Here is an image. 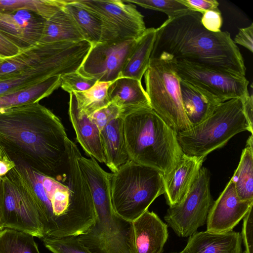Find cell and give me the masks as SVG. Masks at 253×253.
Returning <instances> with one entry per match:
<instances>
[{"mask_svg":"<svg viewBox=\"0 0 253 253\" xmlns=\"http://www.w3.org/2000/svg\"><path fill=\"white\" fill-rule=\"evenodd\" d=\"M68 138L60 119L39 102L0 109V152L42 175L67 176Z\"/></svg>","mask_w":253,"mask_h":253,"instance_id":"obj_1","label":"cell"},{"mask_svg":"<svg viewBox=\"0 0 253 253\" xmlns=\"http://www.w3.org/2000/svg\"><path fill=\"white\" fill-rule=\"evenodd\" d=\"M201 16L189 10L168 18L157 28L151 58L165 53L176 61L245 76L244 58L230 34L207 30Z\"/></svg>","mask_w":253,"mask_h":253,"instance_id":"obj_2","label":"cell"},{"mask_svg":"<svg viewBox=\"0 0 253 253\" xmlns=\"http://www.w3.org/2000/svg\"><path fill=\"white\" fill-rule=\"evenodd\" d=\"M124 131L130 160L164 175L174 169L184 154L177 132L152 108L139 109L124 116Z\"/></svg>","mask_w":253,"mask_h":253,"instance_id":"obj_3","label":"cell"},{"mask_svg":"<svg viewBox=\"0 0 253 253\" xmlns=\"http://www.w3.org/2000/svg\"><path fill=\"white\" fill-rule=\"evenodd\" d=\"M110 190L115 213L132 222L164 193V175L130 160L111 173Z\"/></svg>","mask_w":253,"mask_h":253,"instance_id":"obj_4","label":"cell"},{"mask_svg":"<svg viewBox=\"0 0 253 253\" xmlns=\"http://www.w3.org/2000/svg\"><path fill=\"white\" fill-rule=\"evenodd\" d=\"M246 130L253 134L239 98L221 103L207 119L186 130L177 132V137L184 154L206 157L224 146L234 135Z\"/></svg>","mask_w":253,"mask_h":253,"instance_id":"obj_5","label":"cell"},{"mask_svg":"<svg viewBox=\"0 0 253 253\" xmlns=\"http://www.w3.org/2000/svg\"><path fill=\"white\" fill-rule=\"evenodd\" d=\"M174 59L162 53L150 58L144 74L146 92L151 108L177 132L191 127L182 104L180 79L173 66Z\"/></svg>","mask_w":253,"mask_h":253,"instance_id":"obj_6","label":"cell"},{"mask_svg":"<svg viewBox=\"0 0 253 253\" xmlns=\"http://www.w3.org/2000/svg\"><path fill=\"white\" fill-rule=\"evenodd\" d=\"M0 227L11 228L42 238L37 199L27 178L15 165L0 177Z\"/></svg>","mask_w":253,"mask_h":253,"instance_id":"obj_7","label":"cell"},{"mask_svg":"<svg viewBox=\"0 0 253 253\" xmlns=\"http://www.w3.org/2000/svg\"><path fill=\"white\" fill-rule=\"evenodd\" d=\"M96 219L84 233L77 236L91 253H135L132 222L115 213L111 196L93 199Z\"/></svg>","mask_w":253,"mask_h":253,"instance_id":"obj_8","label":"cell"},{"mask_svg":"<svg viewBox=\"0 0 253 253\" xmlns=\"http://www.w3.org/2000/svg\"><path fill=\"white\" fill-rule=\"evenodd\" d=\"M89 50L86 42H63L58 49L38 65L0 81V96L36 84L50 77L77 71Z\"/></svg>","mask_w":253,"mask_h":253,"instance_id":"obj_9","label":"cell"},{"mask_svg":"<svg viewBox=\"0 0 253 253\" xmlns=\"http://www.w3.org/2000/svg\"><path fill=\"white\" fill-rule=\"evenodd\" d=\"M208 169L202 167L186 196L179 203L169 207L164 220L180 237H189L206 223L213 203L210 192Z\"/></svg>","mask_w":253,"mask_h":253,"instance_id":"obj_10","label":"cell"},{"mask_svg":"<svg viewBox=\"0 0 253 253\" xmlns=\"http://www.w3.org/2000/svg\"><path fill=\"white\" fill-rule=\"evenodd\" d=\"M173 66L179 79L202 89L221 102L243 98L250 94L248 89L249 82L244 76L174 59Z\"/></svg>","mask_w":253,"mask_h":253,"instance_id":"obj_11","label":"cell"},{"mask_svg":"<svg viewBox=\"0 0 253 253\" xmlns=\"http://www.w3.org/2000/svg\"><path fill=\"white\" fill-rule=\"evenodd\" d=\"M137 40H116L92 45L78 71L97 81L113 82L121 78Z\"/></svg>","mask_w":253,"mask_h":253,"instance_id":"obj_12","label":"cell"},{"mask_svg":"<svg viewBox=\"0 0 253 253\" xmlns=\"http://www.w3.org/2000/svg\"><path fill=\"white\" fill-rule=\"evenodd\" d=\"M103 21L117 40H137L147 29L136 6L120 0H77Z\"/></svg>","mask_w":253,"mask_h":253,"instance_id":"obj_13","label":"cell"},{"mask_svg":"<svg viewBox=\"0 0 253 253\" xmlns=\"http://www.w3.org/2000/svg\"><path fill=\"white\" fill-rule=\"evenodd\" d=\"M253 206V201L240 200L231 178L210 210L207 231L220 233L233 230Z\"/></svg>","mask_w":253,"mask_h":253,"instance_id":"obj_14","label":"cell"},{"mask_svg":"<svg viewBox=\"0 0 253 253\" xmlns=\"http://www.w3.org/2000/svg\"><path fill=\"white\" fill-rule=\"evenodd\" d=\"M45 21L26 10L0 12V33L23 50L40 42Z\"/></svg>","mask_w":253,"mask_h":253,"instance_id":"obj_15","label":"cell"},{"mask_svg":"<svg viewBox=\"0 0 253 253\" xmlns=\"http://www.w3.org/2000/svg\"><path fill=\"white\" fill-rule=\"evenodd\" d=\"M205 158L183 154L174 169L164 175V194L169 207L179 203L186 196L198 176Z\"/></svg>","mask_w":253,"mask_h":253,"instance_id":"obj_16","label":"cell"},{"mask_svg":"<svg viewBox=\"0 0 253 253\" xmlns=\"http://www.w3.org/2000/svg\"><path fill=\"white\" fill-rule=\"evenodd\" d=\"M135 253H163L168 238V225L148 210L132 221Z\"/></svg>","mask_w":253,"mask_h":253,"instance_id":"obj_17","label":"cell"},{"mask_svg":"<svg viewBox=\"0 0 253 253\" xmlns=\"http://www.w3.org/2000/svg\"><path fill=\"white\" fill-rule=\"evenodd\" d=\"M69 94V115L78 141L87 154L105 163L100 129L90 116L79 111L74 93Z\"/></svg>","mask_w":253,"mask_h":253,"instance_id":"obj_18","label":"cell"},{"mask_svg":"<svg viewBox=\"0 0 253 253\" xmlns=\"http://www.w3.org/2000/svg\"><path fill=\"white\" fill-rule=\"evenodd\" d=\"M108 95L110 103L118 107L123 116L139 109L151 108L141 81L134 79H117L109 85Z\"/></svg>","mask_w":253,"mask_h":253,"instance_id":"obj_19","label":"cell"},{"mask_svg":"<svg viewBox=\"0 0 253 253\" xmlns=\"http://www.w3.org/2000/svg\"><path fill=\"white\" fill-rule=\"evenodd\" d=\"M242 237L233 230L225 233L197 232L189 237L188 253H243Z\"/></svg>","mask_w":253,"mask_h":253,"instance_id":"obj_20","label":"cell"},{"mask_svg":"<svg viewBox=\"0 0 253 253\" xmlns=\"http://www.w3.org/2000/svg\"><path fill=\"white\" fill-rule=\"evenodd\" d=\"M64 7L91 45L117 40L99 16L77 0H67Z\"/></svg>","mask_w":253,"mask_h":253,"instance_id":"obj_21","label":"cell"},{"mask_svg":"<svg viewBox=\"0 0 253 253\" xmlns=\"http://www.w3.org/2000/svg\"><path fill=\"white\" fill-rule=\"evenodd\" d=\"M105 164L116 172L123 165L130 160L125 139L124 116L112 120L100 130Z\"/></svg>","mask_w":253,"mask_h":253,"instance_id":"obj_22","label":"cell"},{"mask_svg":"<svg viewBox=\"0 0 253 253\" xmlns=\"http://www.w3.org/2000/svg\"><path fill=\"white\" fill-rule=\"evenodd\" d=\"M180 89L184 110L192 126L207 119L222 103L202 89L180 79Z\"/></svg>","mask_w":253,"mask_h":253,"instance_id":"obj_23","label":"cell"},{"mask_svg":"<svg viewBox=\"0 0 253 253\" xmlns=\"http://www.w3.org/2000/svg\"><path fill=\"white\" fill-rule=\"evenodd\" d=\"M62 42H38L14 56L4 59L0 64V81L41 63L54 53Z\"/></svg>","mask_w":253,"mask_h":253,"instance_id":"obj_24","label":"cell"},{"mask_svg":"<svg viewBox=\"0 0 253 253\" xmlns=\"http://www.w3.org/2000/svg\"><path fill=\"white\" fill-rule=\"evenodd\" d=\"M85 40L75 21L64 8H61L45 20L39 42H79Z\"/></svg>","mask_w":253,"mask_h":253,"instance_id":"obj_25","label":"cell"},{"mask_svg":"<svg viewBox=\"0 0 253 253\" xmlns=\"http://www.w3.org/2000/svg\"><path fill=\"white\" fill-rule=\"evenodd\" d=\"M157 34V28H147L137 39L122 71L121 77L141 80L147 69Z\"/></svg>","mask_w":253,"mask_h":253,"instance_id":"obj_26","label":"cell"},{"mask_svg":"<svg viewBox=\"0 0 253 253\" xmlns=\"http://www.w3.org/2000/svg\"><path fill=\"white\" fill-rule=\"evenodd\" d=\"M60 86V76L50 77L36 84L0 96V109L39 102Z\"/></svg>","mask_w":253,"mask_h":253,"instance_id":"obj_27","label":"cell"},{"mask_svg":"<svg viewBox=\"0 0 253 253\" xmlns=\"http://www.w3.org/2000/svg\"><path fill=\"white\" fill-rule=\"evenodd\" d=\"M241 200L253 201V136L249 137L238 166L231 178Z\"/></svg>","mask_w":253,"mask_h":253,"instance_id":"obj_28","label":"cell"},{"mask_svg":"<svg viewBox=\"0 0 253 253\" xmlns=\"http://www.w3.org/2000/svg\"><path fill=\"white\" fill-rule=\"evenodd\" d=\"M67 0H0V12L26 10L35 12L47 20L63 8Z\"/></svg>","mask_w":253,"mask_h":253,"instance_id":"obj_29","label":"cell"},{"mask_svg":"<svg viewBox=\"0 0 253 253\" xmlns=\"http://www.w3.org/2000/svg\"><path fill=\"white\" fill-rule=\"evenodd\" d=\"M111 83L97 81L86 91L73 92L79 111L90 116L96 111L109 105L110 102L108 89Z\"/></svg>","mask_w":253,"mask_h":253,"instance_id":"obj_30","label":"cell"},{"mask_svg":"<svg viewBox=\"0 0 253 253\" xmlns=\"http://www.w3.org/2000/svg\"><path fill=\"white\" fill-rule=\"evenodd\" d=\"M0 253H40L34 236L19 230L0 231Z\"/></svg>","mask_w":253,"mask_h":253,"instance_id":"obj_31","label":"cell"},{"mask_svg":"<svg viewBox=\"0 0 253 253\" xmlns=\"http://www.w3.org/2000/svg\"><path fill=\"white\" fill-rule=\"evenodd\" d=\"M124 2L136 4L144 8L166 13L168 18L184 13L189 9L178 0H124Z\"/></svg>","mask_w":253,"mask_h":253,"instance_id":"obj_32","label":"cell"},{"mask_svg":"<svg viewBox=\"0 0 253 253\" xmlns=\"http://www.w3.org/2000/svg\"><path fill=\"white\" fill-rule=\"evenodd\" d=\"M42 239L45 247L52 253H91L77 236Z\"/></svg>","mask_w":253,"mask_h":253,"instance_id":"obj_33","label":"cell"},{"mask_svg":"<svg viewBox=\"0 0 253 253\" xmlns=\"http://www.w3.org/2000/svg\"><path fill=\"white\" fill-rule=\"evenodd\" d=\"M96 82L94 79L84 76L77 71L60 76V87L69 93L84 92L90 88Z\"/></svg>","mask_w":253,"mask_h":253,"instance_id":"obj_34","label":"cell"},{"mask_svg":"<svg viewBox=\"0 0 253 253\" xmlns=\"http://www.w3.org/2000/svg\"><path fill=\"white\" fill-rule=\"evenodd\" d=\"M122 115L119 109L115 104L110 103L95 112L90 117L101 130L110 121Z\"/></svg>","mask_w":253,"mask_h":253,"instance_id":"obj_35","label":"cell"},{"mask_svg":"<svg viewBox=\"0 0 253 253\" xmlns=\"http://www.w3.org/2000/svg\"><path fill=\"white\" fill-rule=\"evenodd\" d=\"M242 240L245 247L244 253H253V207L243 218L241 233Z\"/></svg>","mask_w":253,"mask_h":253,"instance_id":"obj_36","label":"cell"},{"mask_svg":"<svg viewBox=\"0 0 253 253\" xmlns=\"http://www.w3.org/2000/svg\"><path fill=\"white\" fill-rule=\"evenodd\" d=\"M201 22L208 31L212 32L221 31L223 18L220 10H209L202 14Z\"/></svg>","mask_w":253,"mask_h":253,"instance_id":"obj_37","label":"cell"},{"mask_svg":"<svg viewBox=\"0 0 253 253\" xmlns=\"http://www.w3.org/2000/svg\"><path fill=\"white\" fill-rule=\"evenodd\" d=\"M190 10L203 14L209 10H219V2L216 0H178Z\"/></svg>","mask_w":253,"mask_h":253,"instance_id":"obj_38","label":"cell"},{"mask_svg":"<svg viewBox=\"0 0 253 253\" xmlns=\"http://www.w3.org/2000/svg\"><path fill=\"white\" fill-rule=\"evenodd\" d=\"M234 42L253 52V24L247 27L240 28Z\"/></svg>","mask_w":253,"mask_h":253,"instance_id":"obj_39","label":"cell"},{"mask_svg":"<svg viewBox=\"0 0 253 253\" xmlns=\"http://www.w3.org/2000/svg\"><path fill=\"white\" fill-rule=\"evenodd\" d=\"M21 50L0 33V57L6 59L18 54Z\"/></svg>","mask_w":253,"mask_h":253,"instance_id":"obj_40","label":"cell"},{"mask_svg":"<svg viewBox=\"0 0 253 253\" xmlns=\"http://www.w3.org/2000/svg\"><path fill=\"white\" fill-rule=\"evenodd\" d=\"M244 114L247 119L248 125L250 129L253 131V94L241 98Z\"/></svg>","mask_w":253,"mask_h":253,"instance_id":"obj_41","label":"cell"},{"mask_svg":"<svg viewBox=\"0 0 253 253\" xmlns=\"http://www.w3.org/2000/svg\"><path fill=\"white\" fill-rule=\"evenodd\" d=\"M15 165L14 162L0 160V177L6 174Z\"/></svg>","mask_w":253,"mask_h":253,"instance_id":"obj_42","label":"cell"},{"mask_svg":"<svg viewBox=\"0 0 253 253\" xmlns=\"http://www.w3.org/2000/svg\"><path fill=\"white\" fill-rule=\"evenodd\" d=\"M188 253L186 249L184 248L183 251L180 252H173V253Z\"/></svg>","mask_w":253,"mask_h":253,"instance_id":"obj_43","label":"cell"},{"mask_svg":"<svg viewBox=\"0 0 253 253\" xmlns=\"http://www.w3.org/2000/svg\"><path fill=\"white\" fill-rule=\"evenodd\" d=\"M0 217H1V202L0 200ZM1 230L0 227V231Z\"/></svg>","mask_w":253,"mask_h":253,"instance_id":"obj_44","label":"cell"},{"mask_svg":"<svg viewBox=\"0 0 253 253\" xmlns=\"http://www.w3.org/2000/svg\"><path fill=\"white\" fill-rule=\"evenodd\" d=\"M4 59H3L1 57H0V64L4 60Z\"/></svg>","mask_w":253,"mask_h":253,"instance_id":"obj_45","label":"cell"}]
</instances>
